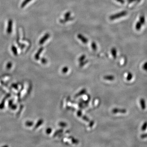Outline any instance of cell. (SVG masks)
Masks as SVG:
<instances>
[{
  "mask_svg": "<svg viewBox=\"0 0 147 147\" xmlns=\"http://www.w3.org/2000/svg\"><path fill=\"white\" fill-rule=\"evenodd\" d=\"M140 137L141 139H145V138H147V133L141 134L140 135Z\"/></svg>",
  "mask_w": 147,
  "mask_h": 147,
  "instance_id": "cell-37",
  "label": "cell"
},
{
  "mask_svg": "<svg viewBox=\"0 0 147 147\" xmlns=\"http://www.w3.org/2000/svg\"><path fill=\"white\" fill-rule=\"evenodd\" d=\"M139 21L140 23L142 24V25H144L145 22V16L143 15L140 16L139 17Z\"/></svg>",
  "mask_w": 147,
  "mask_h": 147,
  "instance_id": "cell-18",
  "label": "cell"
},
{
  "mask_svg": "<svg viewBox=\"0 0 147 147\" xmlns=\"http://www.w3.org/2000/svg\"><path fill=\"white\" fill-rule=\"evenodd\" d=\"M77 115L79 117H81L82 116V113L81 111L80 110H79L77 112Z\"/></svg>",
  "mask_w": 147,
  "mask_h": 147,
  "instance_id": "cell-38",
  "label": "cell"
},
{
  "mask_svg": "<svg viewBox=\"0 0 147 147\" xmlns=\"http://www.w3.org/2000/svg\"><path fill=\"white\" fill-rule=\"evenodd\" d=\"M140 0H127V2L129 3H132L133 2L137 1H140Z\"/></svg>",
  "mask_w": 147,
  "mask_h": 147,
  "instance_id": "cell-39",
  "label": "cell"
},
{
  "mask_svg": "<svg viewBox=\"0 0 147 147\" xmlns=\"http://www.w3.org/2000/svg\"><path fill=\"white\" fill-rule=\"evenodd\" d=\"M52 132V129L51 128H48L46 130V133L47 134H50Z\"/></svg>",
  "mask_w": 147,
  "mask_h": 147,
  "instance_id": "cell-36",
  "label": "cell"
},
{
  "mask_svg": "<svg viewBox=\"0 0 147 147\" xmlns=\"http://www.w3.org/2000/svg\"><path fill=\"white\" fill-rule=\"evenodd\" d=\"M13 21L12 19H9L8 22V25L7 29V32L8 34H10L12 31Z\"/></svg>",
  "mask_w": 147,
  "mask_h": 147,
  "instance_id": "cell-3",
  "label": "cell"
},
{
  "mask_svg": "<svg viewBox=\"0 0 147 147\" xmlns=\"http://www.w3.org/2000/svg\"><path fill=\"white\" fill-rule=\"evenodd\" d=\"M8 106L11 109L13 110H15L17 108V105L13 103V101L12 100H10L9 101Z\"/></svg>",
  "mask_w": 147,
  "mask_h": 147,
  "instance_id": "cell-8",
  "label": "cell"
},
{
  "mask_svg": "<svg viewBox=\"0 0 147 147\" xmlns=\"http://www.w3.org/2000/svg\"><path fill=\"white\" fill-rule=\"evenodd\" d=\"M44 47H41L39 49L38 51H37V53L35 54V56H34V58L36 60H38L40 59V56L41 55V53L44 50Z\"/></svg>",
  "mask_w": 147,
  "mask_h": 147,
  "instance_id": "cell-7",
  "label": "cell"
},
{
  "mask_svg": "<svg viewBox=\"0 0 147 147\" xmlns=\"http://www.w3.org/2000/svg\"><path fill=\"white\" fill-rule=\"evenodd\" d=\"M86 93V89H82L79 92V93H78L77 94H76V95H75V97H77L79 96H81L82 95L85 94Z\"/></svg>",
  "mask_w": 147,
  "mask_h": 147,
  "instance_id": "cell-12",
  "label": "cell"
},
{
  "mask_svg": "<svg viewBox=\"0 0 147 147\" xmlns=\"http://www.w3.org/2000/svg\"><path fill=\"white\" fill-rule=\"evenodd\" d=\"M43 123H44V120H43L42 119H40L38 121V122H37V124H36L35 126H34V130H36V129L38 128Z\"/></svg>",
  "mask_w": 147,
  "mask_h": 147,
  "instance_id": "cell-10",
  "label": "cell"
},
{
  "mask_svg": "<svg viewBox=\"0 0 147 147\" xmlns=\"http://www.w3.org/2000/svg\"><path fill=\"white\" fill-rule=\"evenodd\" d=\"M82 118H83V119L84 120V121H86L87 122H89V120L88 117L85 116H82Z\"/></svg>",
  "mask_w": 147,
  "mask_h": 147,
  "instance_id": "cell-34",
  "label": "cell"
},
{
  "mask_svg": "<svg viewBox=\"0 0 147 147\" xmlns=\"http://www.w3.org/2000/svg\"><path fill=\"white\" fill-rule=\"evenodd\" d=\"M23 108V105H21V107H20V109H19V110L18 111V112H17V117H18L19 115H20V114L21 112V111H22V109Z\"/></svg>",
  "mask_w": 147,
  "mask_h": 147,
  "instance_id": "cell-31",
  "label": "cell"
},
{
  "mask_svg": "<svg viewBox=\"0 0 147 147\" xmlns=\"http://www.w3.org/2000/svg\"><path fill=\"white\" fill-rule=\"evenodd\" d=\"M91 47H92V50L96 51V50H97V45L96 44V43L95 42H92L91 44Z\"/></svg>",
  "mask_w": 147,
  "mask_h": 147,
  "instance_id": "cell-19",
  "label": "cell"
},
{
  "mask_svg": "<svg viewBox=\"0 0 147 147\" xmlns=\"http://www.w3.org/2000/svg\"><path fill=\"white\" fill-rule=\"evenodd\" d=\"M68 67H67V66H66V67H64L63 68V69H62V72H63V73H66L68 72Z\"/></svg>",
  "mask_w": 147,
  "mask_h": 147,
  "instance_id": "cell-28",
  "label": "cell"
},
{
  "mask_svg": "<svg viewBox=\"0 0 147 147\" xmlns=\"http://www.w3.org/2000/svg\"><path fill=\"white\" fill-rule=\"evenodd\" d=\"M116 0L119 3H121V4H124L125 3V0Z\"/></svg>",
  "mask_w": 147,
  "mask_h": 147,
  "instance_id": "cell-41",
  "label": "cell"
},
{
  "mask_svg": "<svg viewBox=\"0 0 147 147\" xmlns=\"http://www.w3.org/2000/svg\"><path fill=\"white\" fill-rule=\"evenodd\" d=\"M32 0H24L21 5V8H23L25 5H26L29 2L31 1Z\"/></svg>",
  "mask_w": 147,
  "mask_h": 147,
  "instance_id": "cell-17",
  "label": "cell"
},
{
  "mask_svg": "<svg viewBox=\"0 0 147 147\" xmlns=\"http://www.w3.org/2000/svg\"><path fill=\"white\" fill-rule=\"evenodd\" d=\"M63 132V129H60L59 130H58L56 132H55V133H54V137H56L57 136L59 135V134Z\"/></svg>",
  "mask_w": 147,
  "mask_h": 147,
  "instance_id": "cell-23",
  "label": "cell"
},
{
  "mask_svg": "<svg viewBox=\"0 0 147 147\" xmlns=\"http://www.w3.org/2000/svg\"><path fill=\"white\" fill-rule=\"evenodd\" d=\"M103 79L106 80L113 81L114 79V77L112 75H108L104 76Z\"/></svg>",
  "mask_w": 147,
  "mask_h": 147,
  "instance_id": "cell-13",
  "label": "cell"
},
{
  "mask_svg": "<svg viewBox=\"0 0 147 147\" xmlns=\"http://www.w3.org/2000/svg\"><path fill=\"white\" fill-rule=\"evenodd\" d=\"M132 74L131 73H130V72H129L127 74V76L126 77V79L128 81H130L132 79Z\"/></svg>",
  "mask_w": 147,
  "mask_h": 147,
  "instance_id": "cell-20",
  "label": "cell"
},
{
  "mask_svg": "<svg viewBox=\"0 0 147 147\" xmlns=\"http://www.w3.org/2000/svg\"><path fill=\"white\" fill-rule=\"evenodd\" d=\"M11 49H12V51L13 53L14 54L15 56L17 55V54H18V51H17V48L15 45H12Z\"/></svg>",
  "mask_w": 147,
  "mask_h": 147,
  "instance_id": "cell-15",
  "label": "cell"
},
{
  "mask_svg": "<svg viewBox=\"0 0 147 147\" xmlns=\"http://www.w3.org/2000/svg\"><path fill=\"white\" fill-rule=\"evenodd\" d=\"M112 113L114 114L116 113H122L125 114L127 112V110L125 109H118V108H114L112 110Z\"/></svg>",
  "mask_w": 147,
  "mask_h": 147,
  "instance_id": "cell-6",
  "label": "cell"
},
{
  "mask_svg": "<svg viewBox=\"0 0 147 147\" xmlns=\"http://www.w3.org/2000/svg\"><path fill=\"white\" fill-rule=\"evenodd\" d=\"M88 63V60H85V61H83L80 62V65H79L80 67H83L84 65H85V64H86Z\"/></svg>",
  "mask_w": 147,
  "mask_h": 147,
  "instance_id": "cell-30",
  "label": "cell"
},
{
  "mask_svg": "<svg viewBox=\"0 0 147 147\" xmlns=\"http://www.w3.org/2000/svg\"><path fill=\"white\" fill-rule=\"evenodd\" d=\"M41 63H42L43 64H45L47 63V60L46 59H45V58H42V59H41Z\"/></svg>",
  "mask_w": 147,
  "mask_h": 147,
  "instance_id": "cell-33",
  "label": "cell"
},
{
  "mask_svg": "<svg viewBox=\"0 0 147 147\" xmlns=\"http://www.w3.org/2000/svg\"><path fill=\"white\" fill-rule=\"evenodd\" d=\"M12 67V63L11 62H9L6 65V68L7 70H10Z\"/></svg>",
  "mask_w": 147,
  "mask_h": 147,
  "instance_id": "cell-25",
  "label": "cell"
},
{
  "mask_svg": "<svg viewBox=\"0 0 147 147\" xmlns=\"http://www.w3.org/2000/svg\"><path fill=\"white\" fill-rule=\"evenodd\" d=\"M142 24L140 23V21L137 22L136 24V29L137 30H138V31H139V30H140L141 28V27H142Z\"/></svg>",
  "mask_w": 147,
  "mask_h": 147,
  "instance_id": "cell-16",
  "label": "cell"
},
{
  "mask_svg": "<svg viewBox=\"0 0 147 147\" xmlns=\"http://www.w3.org/2000/svg\"><path fill=\"white\" fill-rule=\"evenodd\" d=\"M94 123H95V122H94V121H91L90 122V123H89V127H92V126H93L94 124Z\"/></svg>",
  "mask_w": 147,
  "mask_h": 147,
  "instance_id": "cell-40",
  "label": "cell"
},
{
  "mask_svg": "<svg viewBox=\"0 0 147 147\" xmlns=\"http://www.w3.org/2000/svg\"><path fill=\"white\" fill-rule=\"evenodd\" d=\"M85 58H86V56H85V55H82L80 57V58H79V61L81 62L83 61H84V59H85Z\"/></svg>",
  "mask_w": 147,
  "mask_h": 147,
  "instance_id": "cell-27",
  "label": "cell"
},
{
  "mask_svg": "<svg viewBox=\"0 0 147 147\" xmlns=\"http://www.w3.org/2000/svg\"><path fill=\"white\" fill-rule=\"evenodd\" d=\"M73 19V18H71V17H69L68 18H65L64 19H61L60 20V22L61 23H64L65 22H67V21H72Z\"/></svg>",
  "mask_w": 147,
  "mask_h": 147,
  "instance_id": "cell-14",
  "label": "cell"
},
{
  "mask_svg": "<svg viewBox=\"0 0 147 147\" xmlns=\"http://www.w3.org/2000/svg\"><path fill=\"white\" fill-rule=\"evenodd\" d=\"M34 124V123L33 121H28L25 123V125L28 127H31Z\"/></svg>",
  "mask_w": 147,
  "mask_h": 147,
  "instance_id": "cell-22",
  "label": "cell"
},
{
  "mask_svg": "<svg viewBox=\"0 0 147 147\" xmlns=\"http://www.w3.org/2000/svg\"><path fill=\"white\" fill-rule=\"evenodd\" d=\"M10 95L8 94L7 95H6L3 99L1 102L0 103V110H3V109H4L5 105V101L7 100L9 97H10Z\"/></svg>",
  "mask_w": 147,
  "mask_h": 147,
  "instance_id": "cell-4",
  "label": "cell"
},
{
  "mask_svg": "<svg viewBox=\"0 0 147 147\" xmlns=\"http://www.w3.org/2000/svg\"><path fill=\"white\" fill-rule=\"evenodd\" d=\"M70 16H71V12H67L65 14L64 16L65 18H68L70 17Z\"/></svg>",
  "mask_w": 147,
  "mask_h": 147,
  "instance_id": "cell-29",
  "label": "cell"
},
{
  "mask_svg": "<svg viewBox=\"0 0 147 147\" xmlns=\"http://www.w3.org/2000/svg\"><path fill=\"white\" fill-rule=\"evenodd\" d=\"M78 38L84 44H87L88 41V40L87 38L84 37V36L83 35L81 34H78L77 36Z\"/></svg>",
  "mask_w": 147,
  "mask_h": 147,
  "instance_id": "cell-5",
  "label": "cell"
},
{
  "mask_svg": "<svg viewBox=\"0 0 147 147\" xmlns=\"http://www.w3.org/2000/svg\"><path fill=\"white\" fill-rule=\"evenodd\" d=\"M127 14V12L126 11H123L122 12H120L119 13L116 14L114 15H112L111 16H110L109 17V18L110 20H115L117 18H119L121 17H123L124 16H126Z\"/></svg>",
  "mask_w": 147,
  "mask_h": 147,
  "instance_id": "cell-1",
  "label": "cell"
},
{
  "mask_svg": "<svg viewBox=\"0 0 147 147\" xmlns=\"http://www.w3.org/2000/svg\"><path fill=\"white\" fill-rule=\"evenodd\" d=\"M70 139H71V141H72V143H74V144H77L78 143H79V140H77V139H75L73 137H69Z\"/></svg>",
  "mask_w": 147,
  "mask_h": 147,
  "instance_id": "cell-21",
  "label": "cell"
},
{
  "mask_svg": "<svg viewBox=\"0 0 147 147\" xmlns=\"http://www.w3.org/2000/svg\"><path fill=\"white\" fill-rule=\"evenodd\" d=\"M11 86L12 88H13L14 89H16V90H18V87L17 84H16V83H13V84H12Z\"/></svg>",
  "mask_w": 147,
  "mask_h": 147,
  "instance_id": "cell-32",
  "label": "cell"
},
{
  "mask_svg": "<svg viewBox=\"0 0 147 147\" xmlns=\"http://www.w3.org/2000/svg\"><path fill=\"white\" fill-rule=\"evenodd\" d=\"M147 128V122H145L144 123L143 125H142V127H141V130L143 131H144L146 130V129Z\"/></svg>",
  "mask_w": 147,
  "mask_h": 147,
  "instance_id": "cell-24",
  "label": "cell"
},
{
  "mask_svg": "<svg viewBox=\"0 0 147 147\" xmlns=\"http://www.w3.org/2000/svg\"><path fill=\"white\" fill-rule=\"evenodd\" d=\"M143 69L145 71H147V62H146L143 66Z\"/></svg>",
  "mask_w": 147,
  "mask_h": 147,
  "instance_id": "cell-35",
  "label": "cell"
},
{
  "mask_svg": "<svg viewBox=\"0 0 147 147\" xmlns=\"http://www.w3.org/2000/svg\"><path fill=\"white\" fill-rule=\"evenodd\" d=\"M59 125L61 127H65L67 126V124L64 122H60L59 124Z\"/></svg>",
  "mask_w": 147,
  "mask_h": 147,
  "instance_id": "cell-26",
  "label": "cell"
},
{
  "mask_svg": "<svg viewBox=\"0 0 147 147\" xmlns=\"http://www.w3.org/2000/svg\"><path fill=\"white\" fill-rule=\"evenodd\" d=\"M50 34L49 33H46L44 36V37H42L41 39L40 40L39 44L40 45H43L50 38Z\"/></svg>",
  "mask_w": 147,
  "mask_h": 147,
  "instance_id": "cell-2",
  "label": "cell"
},
{
  "mask_svg": "<svg viewBox=\"0 0 147 147\" xmlns=\"http://www.w3.org/2000/svg\"><path fill=\"white\" fill-rule=\"evenodd\" d=\"M111 53H112L113 58H114V59H115L116 58H117V51L115 47H113L111 49Z\"/></svg>",
  "mask_w": 147,
  "mask_h": 147,
  "instance_id": "cell-11",
  "label": "cell"
},
{
  "mask_svg": "<svg viewBox=\"0 0 147 147\" xmlns=\"http://www.w3.org/2000/svg\"><path fill=\"white\" fill-rule=\"evenodd\" d=\"M140 103L141 109L143 110H144L146 108V104L144 99H141L140 100Z\"/></svg>",
  "mask_w": 147,
  "mask_h": 147,
  "instance_id": "cell-9",
  "label": "cell"
}]
</instances>
